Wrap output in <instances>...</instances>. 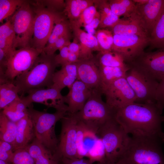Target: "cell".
Here are the masks:
<instances>
[{
  "label": "cell",
  "mask_w": 164,
  "mask_h": 164,
  "mask_svg": "<svg viewBox=\"0 0 164 164\" xmlns=\"http://www.w3.org/2000/svg\"><path fill=\"white\" fill-rule=\"evenodd\" d=\"M0 84V109L3 110L20 97L18 95L19 89L13 82Z\"/></svg>",
  "instance_id": "cell-32"
},
{
  "label": "cell",
  "mask_w": 164,
  "mask_h": 164,
  "mask_svg": "<svg viewBox=\"0 0 164 164\" xmlns=\"http://www.w3.org/2000/svg\"><path fill=\"white\" fill-rule=\"evenodd\" d=\"M55 54L49 55L42 51L31 68L17 77L13 83L18 87L20 97L29 90L51 87L56 67L58 66Z\"/></svg>",
  "instance_id": "cell-3"
},
{
  "label": "cell",
  "mask_w": 164,
  "mask_h": 164,
  "mask_svg": "<svg viewBox=\"0 0 164 164\" xmlns=\"http://www.w3.org/2000/svg\"><path fill=\"white\" fill-rule=\"evenodd\" d=\"M42 52L32 47L13 51L9 60L5 75L0 79V84L13 82L16 77L29 70Z\"/></svg>",
  "instance_id": "cell-10"
},
{
  "label": "cell",
  "mask_w": 164,
  "mask_h": 164,
  "mask_svg": "<svg viewBox=\"0 0 164 164\" xmlns=\"http://www.w3.org/2000/svg\"><path fill=\"white\" fill-rule=\"evenodd\" d=\"M35 13L25 1L10 18L15 36L14 48L32 47Z\"/></svg>",
  "instance_id": "cell-9"
},
{
  "label": "cell",
  "mask_w": 164,
  "mask_h": 164,
  "mask_svg": "<svg viewBox=\"0 0 164 164\" xmlns=\"http://www.w3.org/2000/svg\"><path fill=\"white\" fill-rule=\"evenodd\" d=\"M77 63L66 65L62 66L60 70L55 72L51 87L61 91L66 87L69 88L77 80Z\"/></svg>",
  "instance_id": "cell-24"
},
{
  "label": "cell",
  "mask_w": 164,
  "mask_h": 164,
  "mask_svg": "<svg viewBox=\"0 0 164 164\" xmlns=\"http://www.w3.org/2000/svg\"><path fill=\"white\" fill-rule=\"evenodd\" d=\"M94 5V0H67L63 12L70 22L76 20L87 8Z\"/></svg>",
  "instance_id": "cell-26"
},
{
  "label": "cell",
  "mask_w": 164,
  "mask_h": 164,
  "mask_svg": "<svg viewBox=\"0 0 164 164\" xmlns=\"http://www.w3.org/2000/svg\"><path fill=\"white\" fill-rule=\"evenodd\" d=\"M100 15L99 28L110 27L114 26L120 19L119 17L114 14L110 8L107 0H94Z\"/></svg>",
  "instance_id": "cell-27"
},
{
  "label": "cell",
  "mask_w": 164,
  "mask_h": 164,
  "mask_svg": "<svg viewBox=\"0 0 164 164\" xmlns=\"http://www.w3.org/2000/svg\"><path fill=\"white\" fill-rule=\"evenodd\" d=\"M70 22L74 37L77 39L80 46L79 60H87L93 58L94 57L92 54L93 51H101L96 37L85 32L74 22Z\"/></svg>",
  "instance_id": "cell-20"
},
{
  "label": "cell",
  "mask_w": 164,
  "mask_h": 164,
  "mask_svg": "<svg viewBox=\"0 0 164 164\" xmlns=\"http://www.w3.org/2000/svg\"><path fill=\"white\" fill-rule=\"evenodd\" d=\"M35 164H60L53 153L36 138L25 148Z\"/></svg>",
  "instance_id": "cell-23"
},
{
  "label": "cell",
  "mask_w": 164,
  "mask_h": 164,
  "mask_svg": "<svg viewBox=\"0 0 164 164\" xmlns=\"http://www.w3.org/2000/svg\"><path fill=\"white\" fill-rule=\"evenodd\" d=\"M16 123V135L12 145L14 151L25 148L36 138L34 126L28 114Z\"/></svg>",
  "instance_id": "cell-22"
},
{
  "label": "cell",
  "mask_w": 164,
  "mask_h": 164,
  "mask_svg": "<svg viewBox=\"0 0 164 164\" xmlns=\"http://www.w3.org/2000/svg\"><path fill=\"white\" fill-rule=\"evenodd\" d=\"M61 91L51 87L46 88L34 89L29 91L26 96L20 97L28 106L33 102L43 104L48 107H52L56 111L67 112V105L65 102L64 96Z\"/></svg>",
  "instance_id": "cell-14"
},
{
  "label": "cell",
  "mask_w": 164,
  "mask_h": 164,
  "mask_svg": "<svg viewBox=\"0 0 164 164\" xmlns=\"http://www.w3.org/2000/svg\"><path fill=\"white\" fill-rule=\"evenodd\" d=\"M136 4L142 5L146 3L148 0H133Z\"/></svg>",
  "instance_id": "cell-48"
},
{
  "label": "cell",
  "mask_w": 164,
  "mask_h": 164,
  "mask_svg": "<svg viewBox=\"0 0 164 164\" xmlns=\"http://www.w3.org/2000/svg\"><path fill=\"white\" fill-rule=\"evenodd\" d=\"M98 12L96 6L94 4L85 9L76 20L71 22L80 27H84L91 22Z\"/></svg>",
  "instance_id": "cell-39"
},
{
  "label": "cell",
  "mask_w": 164,
  "mask_h": 164,
  "mask_svg": "<svg viewBox=\"0 0 164 164\" xmlns=\"http://www.w3.org/2000/svg\"><path fill=\"white\" fill-rule=\"evenodd\" d=\"M9 164H35L33 159L24 149L14 151L13 156Z\"/></svg>",
  "instance_id": "cell-41"
},
{
  "label": "cell",
  "mask_w": 164,
  "mask_h": 164,
  "mask_svg": "<svg viewBox=\"0 0 164 164\" xmlns=\"http://www.w3.org/2000/svg\"><path fill=\"white\" fill-rule=\"evenodd\" d=\"M29 2L35 13L32 47L43 51L56 22L63 15L46 6L41 0Z\"/></svg>",
  "instance_id": "cell-6"
},
{
  "label": "cell",
  "mask_w": 164,
  "mask_h": 164,
  "mask_svg": "<svg viewBox=\"0 0 164 164\" xmlns=\"http://www.w3.org/2000/svg\"><path fill=\"white\" fill-rule=\"evenodd\" d=\"M98 67L101 77V91L103 88L115 80L125 77L127 72L130 69V66L127 67Z\"/></svg>",
  "instance_id": "cell-29"
},
{
  "label": "cell",
  "mask_w": 164,
  "mask_h": 164,
  "mask_svg": "<svg viewBox=\"0 0 164 164\" xmlns=\"http://www.w3.org/2000/svg\"><path fill=\"white\" fill-rule=\"evenodd\" d=\"M149 38L137 35H113L112 51L121 55L127 64L142 53Z\"/></svg>",
  "instance_id": "cell-12"
},
{
  "label": "cell",
  "mask_w": 164,
  "mask_h": 164,
  "mask_svg": "<svg viewBox=\"0 0 164 164\" xmlns=\"http://www.w3.org/2000/svg\"><path fill=\"white\" fill-rule=\"evenodd\" d=\"M15 34L10 19L0 26V48L11 54L14 48Z\"/></svg>",
  "instance_id": "cell-25"
},
{
  "label": "cell",
  "mask_w": 164,
  "mask_h": 164,
  "mask_svg": "<svg viewBox=\"0 0 164 164\" xmlns=\"http://www.w3.org/2000/svg\"><path fill=\"white\" fill-rule=\"evenodd\" d=\"M14 152L12 145L11 143L0 140V160L10 162Z\"/></svg>",
  "instance_id": "cell-42"
},
{
  "label": "cell",
  "mask_w": 164,
  "mask_h": 164,
  "mask_svg": "<svg viewBox=\"0 0 164 164\" xmlns=\"http://www.w3.org/2000/svg\"><path fill=\"white\" fill-rule=\"evenodd\" d=\"M61 164H93L89 159L83 158L70 159L63 158L61 161Z\"/></svg>",
  "instance_id": "cell-46"
},
{
  "label": "cell",
  "mask_w": 164,
  "mask_h": 164,
  "mask_svg": "<svg viewBox=\"0 0 164 164\" xmlns=\"http://www.w3.org/2000/svg\"><path fill=\"white\" fill-rule=\"evenodd\" d=\"M77 121V151L78 158L81 159L87 157L99 138L94 131L82 122Z\"/></svg>",
  "instance_id": "cell-21"
},
{
  "label": "cell",
  "mask_w": 164,
  "mask_h": 164,
  "mask_svg": "<svg viewBox=\"0 0 164 164\" xmlns=\"http://www.w3.org/2000/svg\"><path fill=\"white\" fill-rule=\"evenodd\" d=\"M136 4L137 12L150 35L164 9V0H148L143 4Z\"/></svg>",
  "instance_id": "cell-19"
},
{
  "label": "cell",
  "mask_w": 164,
  "mask_h": 164,
  "mask_svg": "<svg viewBox=\"0 0 164 164\" xmlns=\"http://www.w3.org/2000/svg\"><path fill=\"white\" fill-rule=\"evenodd\" d=\"M58 54L55 55V60L56 63L62 66L69 64L68 58L70 51L68 46H65L59 50Z\"/></svg>",
  "instance_id": "cell-43"
},
{
  "label": "cell",
  "mask_w": 164,
  "mask_h": 164,
  "mask_svg": "<svg viewBox=\"0 0 164 164\" xmlns=\"http://www.w3.org/2000/svg\"><path fill=\"white\" fill-rule=\"evenodd\" d=\"M156 103L163 111L164 108V78L159 82L155 97Z\"/></svg>",
  "instance_id": "cell-44"
},
{
  "label": "cell",
  "mask_w": 164,
  "mask_h": 164,
  "mask_svg": "<svg viewBox=\"0 0 164 164\" xmlns=\"http://www.w3.org/2000/svg\"><path fill=\"white\" fill-rule=\"evenodd\" d=\"M67 113L65 111H56L53 113L39 111L33 108L32 104L28 108V114L34 126L36 138L54 155L58 143V138L55 133V125Z\"/></svg>",
  "instance_id": "cell-5"
},
{
  "label": "cell",
  "mask_w": 164,
  "mask_h": 164,
  "mask_svg": "<svg viewBox=\"0 0 164 164\" xmlns=\"http://www.w3.org/2000/svg\"><path fill=\"white\" fill-rule=\"evenodd\" d=\"M0 164H9V162L0 160Z\"/></svg>",
  "instance_id": "cell-50"
},
{
  "label": "cell",
  "mask_w": 164,
  "mask_h": 164,
  "mask_svg": "<svg viewBox=\"0 0 164 164\" xmlns=\"http://www.w3.org/2000/svg\"><path fill=\"white\" fill-rule=\"evenodd\" d=\"M71 30L69 21L67 20L65 15H63L56 22L44 48L50 46L60 38L71 33Z\"/></svg>",
  "instance_id": "cell-33"
},
{
  "label": "cell",
  "mask_w": 164,
  "mask_h": 164,
  "mask_svg": "<svg viewBox=\"0 0 164 164\" xmlns=\"http://www.w3.org/2000/svg\"><path fill=\"white\" fill-rule=\"evenodd\" d=\"M68 46L70 52L77 55L79 57L80 46L78 40L75 37H74L73 42H71Z\"/></svg>",
  "instance_id": "cell-47"
},
{
  "label": "cell",
  "mask_w": 164,
  "mask_h": 164,
  "mask_svg": "<svg viewBox=\"0 0 164 164\" xmlns=\"http://www.w3.org/2000/svg\"><path fill=\"white\" fill-rule=\"evenodd\" d=\"M23 0H0V22L12 15L24 2Z\"/></svg>",
  "instance_id": "cell-36"
},
{
  "label": "cell",
  "mask_w": 164,
  "mask_h": 164,
  "mask_svg": "<svg viewBox=\"0 0 164 164\" xmlns=\"http://www.w3.org/2000/svg\"><path fill=\"white\" fill-rule=\"evenodd\" d=\"M128 65L130 69L125 77L135 93V102L156 103L155 97L159 82L140 68Z\"/></svg>",
  "instance_id": "cell-8"
},
{
  "label": "cell",
  "mask_w": 164,
  "mask_h": 164,
  "mask_svg": "<svg viewBox=\"0 0 164 164\" xmlns=\"http://www.w3.org/2000/svg\"><path fill=\"white\" fill-rule=\"evenodd\" d=\"M71 32L60 38L50 46L44 48L43 51L48 55H54L57 50H59L64 46H68L71 43Z\"/></svg>",
  "instance_id": "cell-40"
},
{
  "label": "cell",
  "mask_w": 164,
  "mask_h": 164,
  "mask_svg": "<svg viewBox=\"0 0 164 164\" xmlns=\"http://www.w3.org/2000/svg\"><path fill=\"white\" fill-rule=\"evenodd\" d=\"M110 28L113 35H137L150 38V34L136 10L128 16L120 19Z\"/></svg>",
  "instance_id": "cell-17"
},
{
  "label": "cell",
  "mask_w": 164,
  "mask_h": 164,
  "mask_svg": "<svg viewBox=\"0 0 164 164\" xmlns=\"http://www.w3.org/2000/svg\"><path fill=\"white\" fill-rule=\"evenodd\" d=\"M100 21V15L98 11L95 17L89 24L84 27L87 33L94 35L96 32L95 29L99 27Z\"/></svg>",
  "instance_id": "cell-45"
},
{
  "label": "cell",
  "mask_w": 164,
  "mask_h": 164,
  "mask_svg": "<svg viewBox=\"0 0 164 164\" xmlns=\"http://www.w3.org/2000/svg\"><path fill=\"white\" fill-rule=\"evenodd\" d=\"M95 164H120L118 162H114L108 161H106L103 162H97Z\"/></svg>",
  "instance_id": "cell-49"
},
{
  "label": "cell",
  "mask_w": 164,
  "mask_h": 164,
  "mask_svg": "<svg viewBox=\"0 0 164 164\" xmlns=\"http://www.w3.org/2000/svg\"><path fill=\"white\" fill-rule=\"evenodd\" d=\"M100 47L101 51H111L113 43V35L111 31L100 29L94 35Z\"/></svg>",
  "instance_id": "cell-37"
},
{
  "label": "cell",
  "mask_w": 164,
  "mask_h": 164,
  "mask_svg": "<svg viewBox=\"0 0 164 164\" xmlns=\"http://www.w3.org/2000/svg\"><path fill=\"white\" fill-rule=\"evenodd\" d=\"M156 103L134 102L116 110L115 118L128 134L164 139V117Z\"/></svg>",
  "instance_id": "cell-1"
},
{
  "label": "cell",
  "mask_w": 164,
  "mask_h": 164,
  "mask_svg": "<svg viewBox=\"0 0 164 164\" xmlns=\"http://www.w3.org/2000/svg\"><path fill=\"white\" fill-rule=\"evenodd\" d=\"M69 89L68 93L64 96V101L67 104V112L74 114L83 108L91 96L92 90L77 80Z\"/></svg>",
  "instance_id": "cell-18"
},
{
  "label": "cell",
  "mask_w": 164,
  "mask_h": 164,
  "mask_svg": "<svg viewBox=\"0 0 164 164\" xmlns=\"http://www.w3.org/2000/svg\"><path fill=\"white\" fill-rule=\"evenodd\" d=\"M149 49L164 48V9L149 38Z\"/></svg>",
  "instance_id": "cell-35"
},
{
  "label": "cell",
  "mask_w": 164,
  "mask_h": 164,
  "mask_svg": "<svg viewBox=\"0 0 164 164\" xmlns=\"http://www.w3.org/2000/svg\"><path fill=\"white\" fill-rule=\"evenodd\" d=\"M17 132V123L9 119L2 112L0 113V140L11 143L15 141Z\"/></svg>",
  "instance_id": "cell-30"
},
{
  "label": "cell",
  "mask_w": 164,
  "mask_h": 164,
  "mask_svg": "<svg viewBox=\"0 0 164 164\" xmlns=\"http://www.w3.org/2000/svg\"><path fill=\"white\" fill-rule=\"evenodd\" d=\"M61 121V132L54 155L60 163L63 158H78L77 147V121L73 114L68 113Z\"/></svg>",
  "instance_id": "cell-11"
},
{
  "label": "cell",
  "mask_w": 164,
  "mask_h": 164,
  "mask_svg": "<svg viewBox=\"0 0 164 164\" xmlns=\"http://www.w3.org/2000/svg\"><path fill=\"white\" fill-rule=\"evenodd\" d=\"M128 64L140 68L159 82L164 78V48L144 51Z\"/></svg>",
  "instance_id": "cell-15"
},
{
  "label": "cell",
  "mask_w": 164,
  "mask_h": 164,
  "mask_svg": "<svg viewBox=\"0 0 164 164\" xmlns=\"http://www.w3.org/2000/svg\"><path fill=\"white\" fill-rule=\"evenodd\" d=\"M29 107L20 98L7 106L2 111L11 120L16 122L28 114Z\"/></svg>",
  "instance_id": "cell-31"
},
{
  "label": "cell",
  "mask_w": 164,
  "mask_h": 164,
  "mask_svg": "<svg viewBox=\"0 0 164 164\" xmlns=\"http://www.w3.org/2000/svg\"><path fill=\"white\" fill-rule=\"evenodd\" d=\"M101 91L105 95V102L116 110L136 101L135 93L125 77L115 80Z\"/></svg>",
  "instance_id": "cell-13"
},
{
  "label": "cell",
  "mask_w": 164,
  "mask_h": 164,
  "mask_svg": "<svg viewBox=\"0 0 164 164\" xmlns=\"http://www.w3.org/2000/svg\"><path fill=\"white\" fill-rule=\"evenodd\" d=\"M77 64V80L83 82L91 90H99L101 91L100 70L94 57L91 59L79 60Z\"/></svg>",
  "instance_id": "cell-16"
},
{
  "label": "cell",
  "mask_w": 164,
  "mask_h": 164,
  "mask_svg": "<svg viewBox=\"0 0 164 164\" xmlns=\"http://www.w3.org/2000/svg\"><path fill=\"white\" fill-rule=\"evenodd\" d=\"M108 2L112 12L119 17H127L136 10V4L133 0H110Z\"/></svg>",
  "instance_id": "cell-34"
},
{
  "label": "cell",
  "mask_w": 164,
  "mask_h": 164,
  "mask_svg": "<svg viewBox=\"0 0 164 164\" xmlns=\"http://www.w3.org/2000/svg\"><path fill=\"white\" fill-rule=\"evenodd\" d=\"M94 58L99 66L122 67H129L121 55L113 51L99 52Z\"/></svg>",
  "instance_id": "cell-28"
},
{
  "label": "cell",
  "mask_w": 164,
  "mask_h": 164,
  "mask_svg": "<svg viewBox=\"0 0 164 164\" xmlns=\"http://www.w3.org/2000/svg\"><path fill=\"white\" fill-rule=\"evenodd\" d=\"M99 90H92L84 107L73 114L75 119L97 134L99 128L109 120L115 118L116 110L102 98Z\"/></svg>",
  "instance_id": "cell-4"
},
{
  "label": "cell",
  "mask_w": 164,
  "mask_h": 164,
  "mask_svg": "<svg viewBox=\"0 0 164 164\" xmlns=\"http://www.w3.org/2000/svg\"><path fill=\"white\" fill-rule=\"evenodd\" d=\"M87 157L93 163L96 162H101L107 161L104 147L100 138L95 145L89 152Z\"/></svg>",
  "instance_id": "cell-38"
},
{
  "label": "cell",
  "mask_w": 164,
  "mask_h": 164,
  "mask_svg": "<svg viewBox=\"0 0 164 164\" xmlns=\"http://www.w3.org/2000/svg\"><path fill=\"white\" fill-rule=\"evenodd\" d=\"M97 134L104 145L107 161L117 162L127 147L130 137L115 118L102 126Z\"/></svg>",
  "instance_id": "cell-7"
},
{
  "label": "cell",
  "mask_w": 164,
  "mask_h": 164,
  "mask_svg": "<svg viewBox=\"0 0 164 164\" xmlns=\"http://www.w3.org/2000/svg\"><path fill=\"white\" fill-rule=\"evenodd\" d=\"M164 139L132 135L117 162L120 164H164Z\"/></svg>",
  "instance_id": "cell-2"
}]
</instances>
